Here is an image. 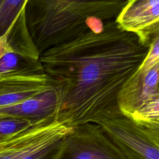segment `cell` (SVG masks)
<instances>
[{"label":"cell","mask_w":159,"mask_h":159,"mask_svg":"<svg viewBox=\"0 0 159 159\" xmlns=\"http://www.w3.org/2000/svg\"><path fill=\"white\" fill-rule=\"evenodd\" d=\"M159 117V93L147 101L130 118L135 121Z\"/></svg>","instance_id":"obj_13"},{"label":"cell","mask_w":159,"mask_h":159,"mask_svg":"<svg viewBox=\"0 0 159 159\" xmlns=\"http://www.w3.org/2000/svg\"><path fill=\"white\" fill-rule=\"evenodd\" d=\"M27 0H2L0 4V36L4 35L25 9Z\"/></svg>","instance_id":"obj_11"},{"label":"cell","mask_w":159,"mask_h":159,"mask_svg":"<svg viewBox=\"0 0 159 159\" xmlns=\"http://www.w3.org/2000/svg\"><path fill=\"white\" fill-rule=\"evenodd\" d=\"M36 121L19 117L0 118V139L27 129Z\"/></svg>","instance_id":"obj_12"},{"label":"cell","mask_w":159,"mask_h":159,"mask_svg":"<svg viewBox=\"0 0 159 159\" xmlns=\"http://www.w3.org/2000/svg\"><path fill=\"white\" fill-rule=\"evenodd\" d=\"M126 159H159V148L122 112L99 123Z\"/></svg>","instance_id":"obj_5"},{"label":"cell","mask_w":159,"mask_h":159,"mask_svg":"<svg viewBox=\"0 0 159 159\" xmlns=\"http://www.w3.org/2000/svg\"><path fill=\"white\" fill-rule=\"evenodd\" d=\"M157 93H159V83L157 86Z\"/></svg>","instance_id":"obj_18"},{"label":"cell","mask_w":159,"mask_h":159,"mask_svg":"<svg viewBox=\"0 0 159 159\" xmlns=\"http://www.w3.org/2000/svg\"><path fill=\"white\" fill-rule=\"evenodd\" d=\"M58 106V94L54 87L19 103L0 107V118L19 117L37 120L55 117Z\"/></svg>","instance_id":"obj_9"},{"label":"cell","mask_w":159,"mask_h":159,"mask_svg":"<svg viewBox=\"0 0 159 159\" xmlns=\"http://www.w3.org/2000/svg\"><path fill=\"white\" fill-rule=\"evenodd\" d=\"M69 1H73V2H76V1H87V0H66Z\"/></svg>","instance_id":"obj_17"},{"label":"cell","mask_w":159,"mask_h":159,"mask_svg":"<svg viewBox=\"0 0 159 159\" xmlns=\"http://www.w3.org/2000/svg\"><path fill=\"white\" fill-rule=\"evenodd\" d=\"M116 20L142 41L159 24V0H127Z\"/></svg>","instance_id":"obj_8"},{"label":"cell","mask_w":159,"mask_h":159,"mask_svg":"<svg viewBox=\"0 0 159 159\" xmlns=\"http://www.w3.org/2000/svg\"><path fill=\"white\" fill-rule=\"evenodd\" d=\"M73 129L53 117L39 119L27 129L0 139V159H21L45 143L63 139Z\"/></svg>","instance_id":"obj_4"},{"label":"cell","mask_w":159,"mask_h":159,"mask_svg":"<svg viewBox=\"0 0 159 159\" xmlns=\"http://www.w3.org/2000/svg\"><path fill=\"white\" fill-rule=\"evenodd\" d=\"M148 48L116 19H97L75 38L42 53L40 61L58 94L56 119L74 128L120 113L119 93Z\"/></svg>","instance_id":"obj_1"},{"label":"cell","mask_w":159,"mask_h":159,"mask_svg":"<svg viewBox=\"0 0 159 159\" xmlns=\"http://www.w3.org/2000/svg\"><path fill=\"white\" fill-rule=\"evenodd\" d=\"M9 33V29L4 35L0 36V59L7 53L13 51L7 41Z\"/></svg>","instance_id":"obj_15"},{"label":"cell","mask_w":159,"mask_h":159,"mask_svg":"<svg viewBox=\"0 0 159 159\" xmlns=\"http://www.w3.org/2000/svg\"><path fill=\"white\" fill-rule=\"evenodd\" d=\"M134 121L142 134L159 148V117Z\"/></svg>","instance_id":"obj_14"},{"label":"cell","mask_w":159,"mask_h":159,"mask_svg":"<svg viewBox=\"0 0 159 159\" xmlns=\"http://www.w3.org/2000/svg\"><path fill=\"white\" fill-rule=\"evenodd\" d=\"M127 0H27V27L39 52L64 43L92 26L96 19H116Z\"/></svg>","instance_id":"obj_2"},{"label":"cell","mask_w":159,"mask_h":159,"mask_svg":"<svg viewBox=\"0 0 159 159\" xmlns=\"http://www.w3.org/2000/svg\"><path fill=\"white\" fill-rule=\"evenodd\" d=\"M58 159H126L96 123L78 125L62 140Z\"/></svg>","instance_id":"obj_3"},{"label":"cell","mask_w":159,"mask_h":159,"mask_svg":"<svg viewBox=\"0 0 159 159\" xmlns=\"http://www.w3.org/2000/svg\"><path fill=\"white\" fill-rule=\"evenodd\" d=\"M45 72L39 59L12 51L0 59V74L9 73H37Z\"/></svg>","instance_id":"obj_10"},{"label":"cell","mask_w":159,"mask_h":159,"mask_svg":"<svg viewBox=\"0 0 159 159\" xmlns=\"http://www.w3.org/2000/svg\"><path fill=\"white\" fill-rule=\"evenodd\" d=\"M158 83L159 58L143 73L135 72L124 84L118 97L121 112L130 117L157 93Z\"/></svg>","instance_id":"obj_7"},{"label":"cell","mask_w":159,"mask_h":159,"mask_svg":"<svg viewBox=\"0 0 159 159\" xmlns=\"http://www.w3.org/2000/svg\"><path fill=\"white\" fill-rule=\"evenodd\" d=\"M1 1H2V0H0V4H1Z\"/></svg>","instance_id":"obj_19"},{"label":"cell","mask_w":159,"mask_h":159,"mask_svg":"<svg viewBox=\"0 0 159 159\" xmlns=\"http://www.w3.org/2000/svg\"><path fill=\"white\" fill-rule=\"evenodd\" d=\"M54 88L45 72L0 74V107L15 104Z\"/></svg>","instance_id":"obj_6"},{"label":"cell","mask_w":159,"mask_h":159,"mask_svg":"<svg viewBox=\"0 0 159 159\" xmlns=\"http://www.w3.org/2000/svg\"><path fill=\"white\" fill-rule=\"evenodd\" d=\"M159 35V24L155 26L152 30H151L147 34V35L145 37V38L143 39L142 42L146 45L148 47V44L150 41L154 38L155 37H157Z\"/></svg>","instance_id":"obj_16"}]
</instances>
